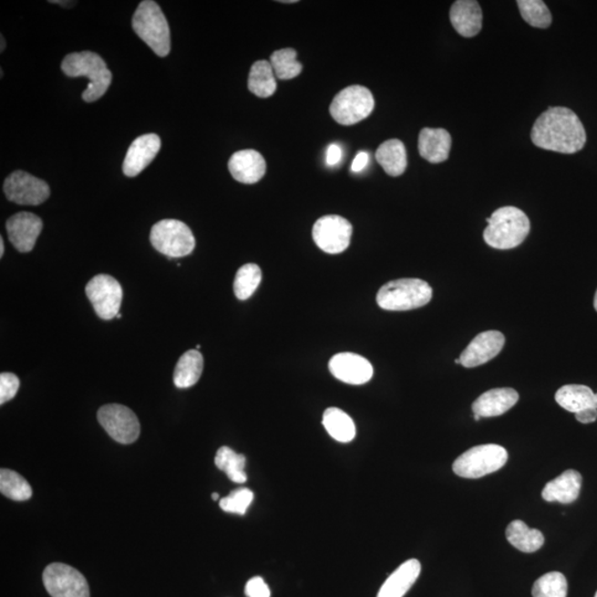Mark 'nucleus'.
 <instances>
[{
  "label": "nucleus",
  "instance_id": "09e8293b",
  "mask_svg": "<svg viewBox=\"0 0 597 597\" xmlns=\"http://www.w3.org/2000/svg\"><path fill=\"white\" fill-rule=\"evenodd\" d=\"M117 318H118V319H121V318H122V314H118V316H117Z\"/></svg>",
  "mask_w": 597,
  "mask_h": 597
},
{
  "label": "nucleus",
  "instance_id": "f257e3e1",
  "mask_svg": "<svg viewBox=\"0 0 597 597\" xmlns=\"http://www.w3.org/2000/svg\"><path fill=\"white\" fill-rule=\"evenodd\" d=\"M531 139L540 149L574 154L584 148L586 132L582 122L572 110L552 107L537 118Z\"/></svg>",
  "mask_w": 597,
  "mask_h": 597
},
{
  "label": "nucleus",
  "instance_id": "b1692460",
  "mask_svg": "<svg viewBox=\"0 0 597 597\" xmlns=\"http://www.w3.org/2000/svg\"><path fill=\"white\" fill-rule=\"evenodd\" d=\"M555 401L561 407L574 414L586 408L597 409V393L592 391L589 386L576 384L561 387L555 394Z\"/></svg>",
  "mask_w": 597,
  "mask_h": 597
},
{
  "label": "nucleus",
  "instance_id": "20e7f679",
  "mask_svg": "<svg viewBox=\"0 0 597 597\" xmlns=\"http://www.w3.org/2000/svg\"><path fill=\"white\" fill-rule=\"evenodd\" d=\"M135 34L159 57L168 56L170 51V30L168 20L159 5L144 0L132 19Z\"/></svg>",
  "mask_w": 597,
  "mask_h": 597
},
{
  "label": "nucleus",
  "instance_id": "412c9836",
  "mask_svg": "<svg viewBox=\"0 0 597 597\" xmlns=\"http://www.w3.org/2000/svg\"><path fill=\"white\" fill-rule=\"evenodd\" d=\"M582 476L579 471L569 469L545 485L542 498L548 502H560L564 505L578 499L582 488Z\"/></svg>",
  "mask_w": 597,
  "mask_h": 597
},
{
  "label": "nucleus",
  "instance_id": "58836bf2",
  "mask_svg": "<svg viewBox=\"0 0 597 597\" xmlns=\"http://www.w3.org/2000/svg\"><path fill=\"white\" fill-rule=\"evenodd\" d=\"M342 159V149L339 145L331 144L326 150V164L335 166L340 162Z\"/></svg>",
  "mask_w": 597,
  "mask_h": 597
},
{
  "label": "nucleus",
  "instance_id": "a19ab883",
  "mask_svg": "<svg viewBox=\"0 0 597 597\" xmlns=\"http://www.w3.org/2000/svg\"><path fill=\"white\" fill-rule=\"evenodd\" d=\"M575 418L578 422L582 424H591L594 423L597 419V409L596 408H586L583 411L575 414Z\"/></svg>",
  "mask_w": 597,
  "mask_h": 597
},
{
  "label": "nucleus",
  "instance_id": "bb28decb",
  "mask_svg": "<svg viewBox=\"0 0 597 597\" xmlns=\"http://www.w3.org/2000/svg\"><path fill=\"white\" fill-rule=\"evenodd\" d=\"M506 537L509 543L524 553L536 552L544 544L542 532L537 530V529L529 528L521 520H515L509 524Z\"/></svg>",
  "mask_w": 597,
  "mask_h": 597
},
{
  "label": "nucleus",
  "instance_id": "c85d7f7f",
  "mask_svg": "<svg viewBox=\"0 0 597 597\" xmlns=\"http://www.w3.org/2000/svg\"><path fill=\"white\" fill-rule=\"evenodd\" d=\"M248 87L254 96L269 98L277 90L276 76L267 60L254 62L249 74Z\"/></svg>",
  "mask_w": 597,
  "mask_h": 597
},
{
  "label": "nucleus",
  "instance_id": "7c9ffc66",
  "mask_svg": "<svg viewBox=\"0 0 597 597\" xmlns=\"http://www.w3.org/2000/svg\"><path fill=\"white\" fill-rule=\"evenodd\" d=\"M0 491L14 501H26L33 496L29 482L18 472L9 469L0 470Z\"/></svg>",
  "mask_w": 597,
  "mask_h": 597
},
{
  "label": "nucleus",
  "instance_id": "72a5a7b5",
  "mask_svg": "<svg viewBox=\"0 0 597 597\" xmlns=\"http://www.w3.org/2000/svg\"><path fill=\"white\" fill-rule=\"evenodd\" d=\"M519 10L526 23L536 28H549L552 23V15L542 0H519Z\"/></svg>",
  "mask_w": 597,
  "mask_h": 597
},
{
  "label": "nucleus",
  "instance_id": "49530a36",
  "mask_svg": "<svg viewBox=\"0 0 597 597\" xmlns=\"http://www.w3.org/2000/svg\"><path fill=\"white\" fill-rule=\"evenodd\" d=\"M455 363H456V365H460V360H459V358H457V360L455 361Z\"/></svg>",
  "mask_w": 597,
  "mask_h": 597
},
{
  "label": "nucleus",
  "instance_id": "4c0bfd02",
  "mask_svg": "<svg viewBox=\"0 0 597 597\" xmlns=\"http://www.w3.org/2000/svg\"><path fill=\"white\" fill-rule=\"evenodd\" d=\"M245 593L248 597H270L272 596V592H270L269 586L264 582L263 579L261 576H256L248 581L246 584Z\"/></svg>",
  "mask_w": 597,
  "mask_h": 597
},
{
  "label": "nucleus",
  "instance_id": "a18cd8bd",
  "mask_svg": "<svg viewBox=\"0 0 597 597\" xmlns=\"http://www.w3.org/2000/svg\"><path fill=\"white\" fill-rule=\"evenodd\" d=\"M594 308L597 311V292L595 293V298H594Z\"/></svg>",
  "mask_w": 597,
  "mask_h": 597
},
{
  "label": "nucleus",
  "instance_id": "f3484780",
  "mask_svg": "<svg viewBox=\"0 0 597 597\" xmlns=\"http://www.w3.org/2000/svg\"><path fill=\"white\" fill-rule=\"evenodd\" d=\"M160 139L157 134H145L134 139L123 163V173L134 178L142 172L157 158Z\"/></svg>",
  "mask_w": 597,
  "mask_h": 597
},
{
  "label": "nucleus",
  "instance_id": "ea45409f",
  "mask_svg": "<svg viewBox=\"0 0 597 597\" xmlns=\"http://www.w3.org/2000/svg\"><path fill=\"white\" fill-rule=\"evenodd\" d=\"M368 160H370V157H368V154L366 152L357 153L351 166L352 172L353 173L362 172V170L366 168V165L368 164Z\"/></svg>",
  "mask_w": 597,
  "mask_h": 597
},
{
  "label": "nucleus",
  "instance_id": "c03bdc74",
  "mask_svg": "<svg viewBox=\"0 0 597 597\" xmlns=\"http://www.w3.org/2000/svg\"><path fill=\"white\" fill-rule=\"evenodd\" d=\"M5 46H6V43H5V39H4L3 36H2V48H0V51H2V53L5 50Z\"/></svg>",
  "mask_w": 597,
  "mask_h": 597
},
{
  "label": "nucleus",
  "instance_id": "4be33fe9",
  "mask_svg": "<svg viewBox=\"0 0 597 597\" xmlns=\"http://www.w3.org/2000/svg\"><path fill=\"white\" fill-rule=\"evenodd\" d=\"M451 137L445 129L425 128L418 138L420 157L429 163L439 164L449 158Z\"/></svg>",
  "mask_w": 597,
  "mask_h": 597
},
{
  "label": "nucleus",
  "instance_id": "37998d69",
  "mask_svg": "<svg viewBox=\"0 0 597 597\" xmlns=\"http://www.w3.org/2000/svg\"><path fill=\"white\" fill-rule=\"evenodd\" d=\"M211 498H212V500L216 501V500L220 499V495H218V493H212Z\"/></svg>",
  "mask_w": 597,
  "mask_h": 597
},
{
  "label": "nucleus",
  "instance_id": "2eb2a0df",
  "mask_svg": "<svg viewBox=\"0 0 597 597\" xmlns=\"http://www.w3.org/2000/svg\"><path fill=\"white\" fill-rule=\"evenodd\" d=\"M505 342V335L499 331L482 332L461 353L460 365L468 368L486 365L499 355Z\"/></svg>",
  "mask_w": 597,
  "mask_h": 597
},
{
  "label": "nucleus",
  "instance_id": "393cba45",
  "mask_svg": "<svg viewBox=\"0 0 597 597\" xmlns=\"http://www.w3.org/2000/svg\"><path fill=\"white\" fill-rule=\"evenodd\" d=\"M376 160L389 176H401L407 168V154L405 145L399 139H393L384 142L377 149Z\"/></svg>",
  "mask_w": 597,
  "mask_h": 597
},
{
  "label": "nucleus",
  "instance_id": "3c124183",
  "mask_svg": "<svg viewBox=\"0 0 597 597\" xmlns=\"http://www.w3.org/2000/svg\"><path fill=\"white\" fill-rule=\"evenodd\" d=\"M595 597H597V592H596Z\"/></svg>",
  "mask_w": 597,
  "mask_h": 597
},
{
  "label": "nucleus",
  "instance_id": "a878e982",
  "mask_svg": "<svg viewBox=\"0 0 597 597\" xmlns=\"http://www.w3.org/2000/svg\"><path fill=\"white\" fill-rule=\"evenodd\" d=\"M204 357L199 350H190L180 356L174 371V384L179 388L194 386L200 381Z\"/></svg>",
  "mask_w": 597,
  "mask_h": 597
},
{
  "label": "nucleus",
  "instance_id": "6ab92c4d",
  "mask_svg": "<svg viewBox=\"0 0 597 597\" xmlns=\"http://www.w3.org/2000/svg\"><path fill=\"white\" fill-rule=\"evenodd\" d=\"M519 401L516 389L510 387L493 388L476 399L472 404V412L478 417H500L511 409Z\"/></svg>",
  "mask_w": 597,
  "mask_h": 597
},
{
  "label": "nucleus",
  "instance_id": "e433bc0d",
  "mask_svg": "<svg viewBox=\"0 0 597 597\" xmlns=\"http://www.w3.org/2000/svg\"><path fill=\"white\" fill-rule=\"evenodd\" d=\"M20 386L19 378L13 373H2L0 376V404L4 405L13 399Z\"/></svg>",
  "mask_w": 597,
  "mask_h": 597
},
{
  "label": "nucleus",
  "instance_id": "4468645a",
  "mask_svg": "<svg viewBox=\"0 0 597 597\" xmlns=\"http://www.w3.org/2000/svg\"><path fill=\"white\" fill-rule=\"evenodd\" d=\"M329 368L337 380L351 386H362L370 382L373 376L371 363L355 353H339L335 355L330 360Z\"/></svg>",
  "mask_w": 597,
  "mask_h": 597
},
{
  "label": "nucleus",
  "instance_id": "aec40b11",
  "mask_svg": "<svg viewBox=\"0 0 597 597\" xmlns=\"http://www.w3.org/2000/svg\"><path fill=\"white\" fill-rule=\"evenodd\" d=\"M450 23L465 38L475 37L482 28V10L475 0H457L450 8Z\"/></svg>",
  "mask_w": 597,
  "mask_h": 597
},
{
  "label": "nucleus",
  "instance_id": "8fccbe9b",
  "mask_svg": "<svg viewBox=\"0 0 597 597\" xmlns=\"http://www.w3.org/2000/svg\"><path fill=\"white\" fill-rule=\"evenodd\" d=\"M201 346L200 345H197V346H196V350H200V349H201Z\"/></svg>",
  "mask_w": 597,
  "mask_h": 597
},
{
  "label": "nucleus",
  "instance_id": "c9c22d12",
  "mask_svg": "<svg viewBox=\"0 0 597 597\" xmlns=\"http://www.w3.org/2000/svg\"><path fill=\"white\" fill-rule=\"evenodd\" d=\"M253 500V492L247 488H239V489L231 492V495L220 501V506L225 512L237 513V515H245L247 509L252 505Z\"/></svg>",
  "mask_w": 597,
  "mask_h": 597
},
{
  "label": "nucleus",
  "instance_id": "c756f323",
  "mask_svg": "<svg viewBox=\"0 0 597 597\" xmlns=\"http://www.w3.org/2000/svg\"><path fill=\"white\" fill-rule=\"evenodd\" d=\"M215 465L218 469L224 471L228 478L236 484H245L247 475L245 472L246 457L235 453L230 448H221L217 450Z\"/></svg>",
  "mask_w": 597,
  "mask_h": 597
},
{
  "label": "nucleus",
  "instance_id": "7ed1b4c3",
  "mask_svg": "<svg viewBox=\"0 0 597 597\" xmlns=\"http://www.w3.org/2000/svg\"><path fill=\"white\" fill-rule=\"evenodd\" d=\"M61 69L67 77H86L90 80L89 86L82 93L86 102H95L105 96L112 82V74L106 61L92 51L66 56Z\"/></svg>",
  "mask_w": 597,
  "mask_h": 597
},
{
  "label": "nucleus",
  "instance_id": "f8f14e48",
  "mask_svg": "<svg viewBox=\"0 0 597 597\" xmlns=\"http://www.w3.org/2000/svg\"><path fill=\"white\" fill-rule=\"evenodd\" d=\"M353 228L345 218L336 215L321 217L313 231L314 241L322 252L341 253L350 246Z\"/></svg>",
  "mask_w": 597,
  "mask_h": 597
},
{
  "label": "nucleus",
  "instance_id": "1a4fd4ad",
  "mask_svg": "<svg viewBox=\"0 0 597 597\" xmlns=\"http://www.w3.org/2000/svg\"><path fill=\"white\" fill-rule=\"evenodd\" d=\"M98 420L108 436L119 444H132L141 433L137 415L124 405H105L98 409Z\"/></svg>",
  "mask_w": 597,
  "mask_h": 597
},
{
  "label": "nucleus",
  "instance_id": "6e6552de",
  "mask_svg": "<svg viewBox=\"0 0 597 597\" xmlns=\"http://www.w3.org/2000/svg\"><path fill=\"white\" fill-rule=\"evenodd\" d=\"M374 106L376 102L367 87L351 86L337 93L331 103L330 113L342 126H353L371 116Z\"/></svg>",
  "mask_w": 597,
  "mask_h": 597
},
{
  "label": "nucleus",
  "instance_id": "79ce46f5",
  "mask_svg": "<svg viewBox=\"0 0 597 597\" xmlns=\"http://www.w3.org/2000/svg\"><path fill=\"white\" fill-rule=\"evenodd\" d=\"M5 253V243L4 239L0 238V257H3Z\"/></svg>",
  "mask_w": 597,
  "mask_h": 597
},
{
  "label": "nucleus",
  "instance_id": "5701e85b",
  "mask_svg": "<svg viewBox=\"0 0 597 597\" xmlns=\"http://www.w3.org/2000/svg\"><path fill=\"white\" fill-rule=\"evenodd\" d=\"M422 565L417 559L404 562L384 582L377 597H403L417 582Z\"/></svg>",
  "mask_w": 597,
  "mask_h": 597
},
{
  "label": "nucleus",
  "instance_id": "423d86ee",
  "mask_svg": "<svg viewBox=\"0 0 597 597\" xmlns=\"http://www.w3.org/2000/svg\"><path fill=\"white\" fill-rule=\"evenodd\" d=\"M508 453L502 446L487 444L472 448L455 460L453 470L457 476L478 479L502 468Z\"/></svg>",
  "mask_w": 597,
  "mask_h": 597
},
{
  "label": "nucleus",
  "instance_id": "cd10ccee",
  "mask_svg": "<svg viewBox=\"0 0 597 597\" xmlns=\"http://www.w3.org/2000/svg\"><path fill=\"white\" fill-rule=\"evenodd\" d=\"M324 423L326 432L332 438L340 443H350L356 435L355 424L353 419L339 408L331 407L324 414Z\"/></svg>",
  "mask_w": 597,
  "mask_h": 597
},
{
  "label": "nucleus",
  "instance_id": "9d476101",
  "mask_svg": "<svg viewBox=\"0 0 597 597\" xmlns=\"http://www.w3.org/2000/svg\"><path fill=\"white\" fill-rule=\"evenodd\" d=\"M44 585L53 597H90V589L79 571L64 563H53L43 574Z\"/></svg>",
  "mask_w": 597,
  "mask_h": 597
},
{
  "label": "nucleus",
  "instance_id": "ddd939ff",
  "mask_svg": "<svg viewBox=\"0 0 597 597\" xmlns=\"http://www.w3.org/2000/svg\"><path fill=\"white\" fill-rule=\"evenodd\" d=\"M4 191L10 201L19 205L38 206L50 196L49 185L45 180L23 170H15L8 176Z\"/></svg>",
  "mask_w": 597,
  "mask_h": 597
},
{
  "label": "nucleus",
  "instance_id": "9b49d317",
  "mask_svg": "<svg viewBox=\"0 0 597 597\" xmlns=\"http://www.w3.org/2000/svg\"><path fill=\"white\" fill-rule=\"evenodd\" d=\"M86 293L101 319L117 318L123 298L122 287L118 280L108 274H98L87 284Z\"/></svg>",
  "mask_w": 597,
  "mask_h": 597
},
{
  "label": "nucleus",
  "instance_id": "a211bd4d",
  "mask_svg": "<svg viewBox=\"0 0 597 597\" xmlns=\"http://www.w3.org/2000/svg\"><path fill=\"white\" fill-rule=\"evenodd\" d=\"M228 169L233 179L239 183L254 184L266 174V160L254 149L239 150L228 163Z\"/></svg>",
  "mask_w": 597,
  "mask_h": 597
},
{
  "label": "nucleus",
  "instance_id": "f704fd0d",
  "mask_svg": "<svg viewBox=\"0 0 597 597\" xmlns=\"http://www.w3.org/2000/svg\"><path fill=\"white\" fill-rule=\"evenodd\" d=\"M533 597H567L568 581L560 572L544 574L536 581L532 588Z\"/></svg>",
  "mask_w": 597,
  "mask_h": 597
},
{
  "label": "nucleus",
  "instance_id": "f03ea898",
  "mask_svg": "<svg viewBox=\"0 0 597 597\" xmlns=\"http://www.w3.org/2000/svg\"><path fill=\"white\" fill-rule=\"evenodd\" d=\"M487 222L485 242L487 245L500 251L520 246L530 232V221L517 207H501L488 218Z\"/></svg>",
  "mask_w": 597,
  "mask_h": 597
},
{
  "label": "nucleus",
  "instance_id": "473e14b6",
  "mask_svg": "<svg viewBox=\"0 0 597 597\" xmlns=\"http://www.w3.org/2000/svg\"><path fill=\"white\" fill-rule=\"evenodd\" d=\"M262 279V269L256 263H247L237 272L233 293L239 300H247L256 293Z\"/></svg>",
  "mask_w": 597,
  "mask_h": 597
},
{
  "label": "nucleus",
  "instance_id": "0eeeda50",
  "mask_svg": "<svg viewBox=\"0 0 597 597\" xmlns=\"http://www.w3.org/2000/svg\"><path fill=\"white\" fill-rule=\"evenodd\" d=\"M150 243L160 253L170 258H181L193 252L195 237L183 221L164 220L152 227Z\"/></svg>",
  "mask_w": 597,
  "mask_h": 597
},
{
  "label": "nucleus",
  "instance_id": "2f4dec72",
  "mask_svg": "<svg viewBox=\"0 0 597 597\" xmlns=\"http://www.w3.org/2000/svg\"><path fill=\"white\" fill-rule=\"evenodd\" d=\"M297 51L285 48L274 51L270 57L274 76L280 80H290L298 77L303 71V65L297 60Z\"/></svg>",
  "mask_w": 597,
  "mask_h": 597
},
{
  "label": "nucleus",
  "instance_id": "dca6fc26",
  "mask_svg": "<svg viewBox=\"0 0 597 597\" xmlns=\"http://www.w3.org/2000/svg\"><path fill=\"white\" fill-rule=\"evenodd\" d=\"M6 230L14 247L19 252H29L43 231V221L37 215L23 211L9 218Z\"/></svg>",
  "mask_w": 597,
  "mask_h": 597
},
{
  "label": "nucleus",
  "instance_id": "39448f33",
  "mask_svg": "<svg viewBox=\"0 0 597 597\" xmlns=\"http://www.w3.org/2000/svg\"><path fill=\"white\" fill-rule=\"evenodd\" d=\"M433 289L420 279H398L384 284L376 295L380 308L388 311H408L429 304Z\"/></svg>",
  "mask_w": 597,
  "mask_h": 597
},
{
  "label": "nucleus",
  "instance_id": "de8ad7c7",
  "mask_svg": "<svg viewBox=\"0 0 597 597\" xmlns=\"http://www.w3.org/2000/svg\"><path fill=\"white\" fill-rule=\"evenodd\" d=\"M475 419H476V420H480L481 417H478V415H475Z\"/></svg>",
  "mask_w": 597,
  "mask_h": 597
}]
</instances>
